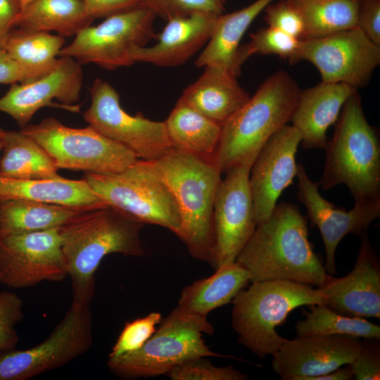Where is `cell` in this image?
Instances as JSON below:
<instances>
[{"label":"cell","mask_w":380,"mask_h":380,"mask_svg":"<svg viewBox=\"0 0 380 380\" xmlns=\"http://www.w3.org/2000/svg\"><path fill=\"white\" fill-rule=\"evenodd\" d=\"M351 366L356 380H379L380 379L379 339H365Z\"/></svg>","instance_id":"40"},{"label":"cell","mask_w":380,"mask_h":380,"mask_svg":"<svg viewBox=\"0 0 380 380\" xmlns=\"http://www.w3.org/2000/svg\"><path fill=\"white\" fill-rule=\"evenodd\" d=\"M64 43V37L59 34L13 27L3 49L27 74L30 82L56 65Z\"/></svg>","instance_id":"31"},{"label":"cell","mask_w":380,"mask_h":380,"mask_svg":"<svg viewBox=\"0 0 380 380\" xmlns=\"http://www.w3.org/2000/svg\"><path fill=\"white\" fill-rule=\"evenodd\" d=\"M301 90L284 70L269 76L222 125L215 156L222 173L254 161L266 142L290 122Z\"/></svg>","instance_id":"3"},{"label":"cell","mask_w":380,"mask_h":380,"mask_svg":"<svg viewBox=\"0 0 380 380\" xmlns=\"http://www.w3.org/2000/svg\"><path fill=\"white\" fill-rule=\"evenodd\" d=\"M235 261L249 272L251 283L287 280L319 287L331 276L313 251L306 217L286 202L256 226Z\"/></svg>","instance_id":"1"},{"label":"cell","mask_w":380,"mask_h":380,"mask_svg":"<svg viewBox=\"0 0 380 380\" xmlns=\"http://www.w3.org/2000/svg\"><path fill=\"white\" fill-rule=\"evenodd\" d=\"M264 11L265 12L264 19L268 27L302 39L304 33L303 18L296 6L289 0L270 4Z\"/></svg>","instance_id":"39"},{"label":"cell","mask_w":380,"mask_h":380,"mask_svg":"<svg viewBox=\"0 0 380 380\" xmlns=\"http://www.w3.org/2000/svg\"><path fill=\"white\" fill-rule=\"evenodd\" d=\"M92 343L89 306L72 303L44 341L30 348L0 353V380H27L59 368L87 352Z\"/></svg>","instance_id":"11"},{"label":"cell","mask_w":380,"mask_h":380,"mask_svg":"<svg viewBox=\"0 0 380 380\" xmlns=\"http://www.w3.org/2000/svg\"><path fill=\"white\" fill-rule=\"evenodd\" d=\"M60 227L1 240L0 284L12 289H24L43 281H63L68 272Z\"/></svg>","instance_id":"14"},{"label":"cell","mask_w":380,"mask_h":380,"mask_svg":"<svg viewBox=\"0 0 380 380\" xmlns=\"http://www.w3.org/2000/svg\"><path fill=\"white\" fill-rule=\"evenodd\" d=\"M32 1V0H16L18 5L20 8V11Z\"/></svg>","instance_id":"46"},{"label":"cell","mask_w":380,"mask_h":380,"mask_svg":"<svg viewBox=\"0 0 380 380\" xmlns=\"http://www.w3.org/2000/svg\"><path fill=\"white\" fill-rule=\"evenodd\" d=\"M251 41L240 45L236 65L241 72L242 64L252 55H277L290 63L298 61L301 40L279 30L267 27L250 34Z\"/></svg>","instance_id":"34"},{"label":"cell","mask_w":380,"mask_h":380,"mask_svg":"<svg viewBox=\"0 0 380 380\" xmlns=\"http://www.w3.org/2000/svg\"><path fill=\"white\" fill-rule=\"evenodd\" d=\"M82 64L70 57H59L56 65L39 77L25 83L12 84L0 98V112L11 116L21 128L29 124L40 108L56 106L54 99L70 111L78 112L72 106L80 100L82 87Z\"/></svg>","instance_id":"17"},{"label":"cell","mask_w":380,"mask_h":380,"mask_svg":"<svg viewBox=\"0 0 380 380\" xmlns=\"http://www.w3.org/2000/svg\"><path fill=\"white\" fill-rule=\"evenodd\" d=\"M355 265L346 276H331L317 287L326 306L338 313L380 318V265L369 237L362 234Z\"/></svg>","instance_id":"20"},{"label":"cell","mask_w":380,"mask_h":380,"mask_svg":"<svg viewBox=\"0 0 380 380\" xmlns=\"http://www.w3.org/2000/svg\"><path fill=\"white\" fill-rule=\"evenodd\" d=\"M83 179L107 205L144 224L167 229L179 238L182 218L178 204L152 161L139 159L120 172L85 173Z\"/></svg>","instance_id":"7"},{"label":"cell","mask_w":380,"mask_h":380,"mask_svg":"<svg viewBox=\"0 0 380 380\" xmlns=\"http://www.w3.org/2000/svg\"><path fill=\"white\" fill-rule=\"evenodd\" d=\"M325 145L326 159L319 186L327 191L346 185L355 203L380 199V140L367 120L360 95L344 103Z\"/></svg>","instance_id":"4"},{"label":"cell","mask_w":380,"mask_h":380,"mask_svg":"<svg viewBox=\"0 0 380 380\" xmlns=\"http://www.w3.org/2000/svg\"><path fill=\"white\" fill-rule=\"evenodd\" d=\"M156 17L144 4L108 16L100 24L82 30L62 48L58 57H70L81 64L92 63L110 70L132 65V51L156 37Z\"/></svg>","instance_id":"10"},{"label":"cell","mask_w":380,"mask_h":380,"mask_svg":"<svg viewBox=\"0 0 380 380\" xmlns=\"http://www.w3.org/2000/svg\"><path fill=\"white\" fill-rule=\"evenodd\" d=\"M357 27L380 46V0H360Z\"/></svg>","instance_id":"41"},{"label":"cell","mask_w":380,"mask_h":380,"mask_svg":"<svg viewBox=\"0 0 380 380\" xmlns=\"http://www.w3.org/2000/svg\"><path fill=\"white\" fill-rule=\"evenodd\" d=\"M361 343L358 337L342 335L287 339L272 355V367L281 379L309 380L353 363Z\"/></svg>","instance_id":"19"},{"label":"cell","mask_w":380,"mask_h":380,"mask_svg":"<svg viewBox=\"0 0 380 380\" xmlns=\"http://www.w3.org/2000/svg\"><path fill=\"white\" fill-rule=\"evenodd\" d=\"M224 4L222 0H143V4L150 8L156 17L167 21L197 13L220 15L224 11Z\"/></svg>","instance_id":"37"},{"label":"cell","mask_w":380,"mask_h":380,"mask_svg":"<svg viewBox=\"0 0 380 380\" xmlns=\"http://www.w3.org/2000/svg\"><path fill=\"white\" fill-rule=\"evenodd\" d=\"M90 94L91 104L83 116L103 136L128 148L144 160H157L172 148L165 122L151 120L141 113H126L118 93L108 82L96 79Z\"/></svg>","instance_id":"12"},{"label":"cell","mask_w":380,"mask_h":380,"mask_svg":"<svg viewBox=\"0 0 380 380\" xmlns=\"http://www.w3.org/2000/svg\"><path fill=\"white\" fill-rule=\"evenodd\" d=\"M305 318L295 326L297 337L342 335L364 339H380V327L365 318L350 317L336 312L324 304L308 305Z\"/></svg>","instance_id":"33"},{"label":"cell","mask_w":380,"mask_h":380,"mask_svg":"<svg viewBox=\"0 0 380 380\" xmlns=\"http://www.w3.org/2000/svg\"><path fill=\"white\" fill-rule=\"evenodd\" d=\"M249 282V272L236 261L222 265L211 276L185 286L175 309L184 315L207 319L211 311L231 303Z\"/></svg>","instance_id":"25"},{"label":"cell","mask_w":380,"mask_h":380,"mask_svg":"<svg viewBox=\"0 0 380 380\" xmlns=\"http://www.w3.org/2000/svg\"><path fill=\"white\" fill-rule=\"evenodd\" d=\"M93 20L82 0H32L22 9L13 27L75 36Z\"/></svg>","instance_id":"30"},{"label":"cell","mask_w":380,"mask_h":380,"mask_svg":"<svg viewBox=\"0 0 380 380\" xmlns=\"http://www.w3.org/2000/svg\"><path fill=\"white\" fill-rule=\"evenodd\" d=\"M86 12L94 20L96 18L124 12L143 4V0H82Z\"/></svg>","instance_id":"42"},{"label":"cell","mask_w":380,"mask_h":380,"mask_svg":"<svg viewBox=\"0 0 380 380\" xmlns=\"http://www.w3.org/2000/svg\"><path fill=\"white\" fill-rule=\"evenodd\" d=\"M354 379L353 370L350 365L339 367L330 372L311 377L309 380H350Z\"/></svg>","instance_id":"45"},{"label":"cell","mask_w":380,"mask_h":380,"mask_svg":"<svg viewBox=\"0 0 380 380\" xmlns=\"http://www.w3.org/2000/svg\"><path fill=\"white\" fill-rule=\"evenodd\" d=\"M28 82V76L20 65L3 48L0 49V84Z\"/></svg>","instance_id":"43"},{"label":"cell","mask_w":380,"mask_h":380,"mask_svg":"<svg viewBox=\"0 0 380 380\" xmlns=\"http://www.w3.org/2000/svg\"><path fill=\"white\" fill-rule=\"evenodd\" d=\"M222 1H223L224 3H225V1H226V0H222Z\"/></svg>","instance_id":"48"},{"label":"cell","mask_w":380,"mask_h":380,"mask_svg":"<svg viewBox=\"0 0 380 380\" xmlns=\"http://www.w3.org/2000/svg\"><path fill=\"white\" fill-rule=\"evenodd\" d=\"M300 141L299 132L286 125L266 142L253 161L249 185L257 225L269 218L279 197L296 177V154Z\"/></svg>","instance_id":"18"},{"label":"cell","mask_w":380,"mask_h":380,"mask_svg":"<svg viewBox=\"0 0 380 380\" xmlns=\"http://www.w3.org/2000/svg\"><path fill=\"white\" fill-rule=\"evenodd\" d=\"M144 224L106 205L82 213L60 227L72 303L90 306L95 292V273L106 255L145 254L140 236Z\"/></svg>","instance_id":"2"},{"label":"cell","mask_w":380,"mask_h":380,"mask_svg":"<svg viewBox=\"0 0 380 380\" xmlns=\"http://www.w3.org/2000/svg\"><path fill=\"white\" fill-rule=\"evenodd\" d=\"M164 122L173 148L215 162L221 125L179 101Z\"/></svg>","instance_id":"27"},{"label":"cell","mask_w":380,"mask_h":380,"mask_svg":"<svg viewBox=\"0 0 380 380\" xmlns=\"http://www.w3.org/2000/svg\"><path fill=\"white\" fill-rule=\"evenodd\" d=\"M91 210L23 199L0 200V241L18 234L60 227Z\"/></svg>","instance_id":"28"},{"label":"cell","mask_w":380,"mask_h":380,"mask_svg":"<svg viewBox=\"0 0 380 380\" xmlns=\"http://www.w3.org/2000/svg\"><path fill=\"white\" fill-rule=\"evenodd\" d=\"M253 163L228 170L218 186L213 214L215 270L236 260L257 226L249 185Z\"/></svg>","instance_id":"15"},{"label":"cell","mask_w":380,"mask_h":380,"mask_svg":"<svg viewBox=\"0 0 380 380\" xmlns=\"http://www.w3.org/2000/svg\"><path fill=\"white\" fill-rule=\"evenodd\" d=\"M219 15L197 13L167 20L151 46H138L131 52L133 62L160 67H174L186 63L206 44Z\"/></svg>","instance_id":"21"},{"label":"cell","mask_w":380,"mask_h":380,"mask_svg":"<svg viewBox=\"0 0 380 380\" xmlns=\"http://www.w3.org/2000/svg\"><path fill=\"white\" fill-rule=\"evenodd\" d=\"M4 132H5V130L3 129L0 127V151L2 150L3 137H4ZM0 158H1V156H0Z\"/></svg>","instance_id":"47"},{"label":"cell","mask_w":380,"mask_h":380,"mask_svg":"<svg viewBox=\"0 0 380 380\" xmlns=\"http://www.w3.org/2000/svg\"><path fill=\"white\" fill-rule=\"evenodd\" d=\"M161 319V314L153 312L126 322L108 358H116L139 349L154 334Z\"/></svg>","instance_id":"35"},{"label":"cell","mask_w":380,"mask_h":380,"mask_svg":"<svg viewBox=\"0 0 380 380\" xmlns=\"http://www.w3.org/2000/svg\"><path fill=\"white\" fill-rule=\"evenodd\" d=\"M304 23L301 40L327 36L357 27L360 0H289Z\"/></svg>","instance_id":"32"},{"label":"cell","mask_w":380,"mask_h":380,"mask_svg":"<svg viewBox=\"0 0 380 380\" xmlns=\"http://www.w3.org/2000/svg\"><path fill=\"white\" fill-rule=\"evenodd\" d=\"M178 204L182 230L179 239L194 258L213 262V214L221 171L215 162L175 148L152 161Z\"/></svg>","instance_id":"5"},{"label":"cell","mask_w":380,"mask_h":380,"mask_svg":"<svg viewBox=\"0 0 380 380\" xmlns=\"http://www.w3.org/2000/svg\"><path fill=\"white\" fill-rule=\"evenodd\" d=\"M20 8L16 0H0V49L10 30L13 28Z\"/></svg>","instance_id":"44"},{"label":"cell","mask_w":380,"mask_h":380,"mask_svg":"<svg viewBox=\"0 0 380 380\" xmlns=\"http://www.w3.org/2000/svg\"><path fill=\"white\" fill-rule=\"evenodd\" d=\"M23 302L11 291H0V353L15 348L19 336L15 329L24 317Z\"/></svg>","instance_id":"38"},{"label":"cell","mask_w":380,"mask_h":380,"mask_svg":"<svg viewBox=\"0 0 380 380\" xmlns=\"http://www.w3.org/2000/svg\"><path fill=\"white\" fill-rule=\"evenodd\" d=\"M23 199L86 210L107 205L84 179H11L0 177V200Z\"/></svg>","instance_id":"24"},{"label":"cell","mask_w":380,"mask_h":380,"mask_svg":"<svg viewBox=\"0 0 380 380\" xmlns=\"http://www.w3.org/2000/svg\"><path fill=\"white\" fill-rule=\"evenodd\" d=\"M167 375L172 380H246L248 376L232 366L216 367L198 357L178 365Z\"/></svg>","instance_id":"36"},{"label":"cell","mask_w":380,"mask_h":380,"mask_svg":"<svg viewBox=\"0 0 380 380\" xmlns=\"http://www.w3.org/2000/svg\"><path fill=\"white\" fill-rule=\"evenodd\" d=\"M1 151V177L29 179L61 177L50 154L22 130L5 131Z\"/></svg>","instance_id":"29"},{"label":"cell","mask_w":380,"mask_h":380,"mask_svg":"<svg viewBox=\"0 0 380 380\" xmlns=\"http://www.w3.org/2000/svg\"><path fill=\"white\" fill-rule=\"evenodd\" d=\"M356 91L344 83L324 82L300 91L290 121L299 132L303 148L325 147L328 129L336 123L343 106Z\"/></svg>","instance_id":"22"},{"label":"cell","mask_w":380,"mask_h":380,"mask_svg":"<svg viewBox=\"0 0 380 380\" xmlns=\"http://www.w3.org/2000/svg\"><path fill=\"white\" fill-rule=\"evenodd\" d=\"M232 303V324L238 342L260 358L273 355L287 340L276 328L290 312L303 305L324 303L318 289L287 280L252 282Z\"/></svg>","instance_id":"6"},{"label":"cell","mask_w":380,"mask_h":380,"mask_svg":"<svg viewBox=\"0 0 380 380\" xmlns=\"http://www.w3.org/2000/svg\"><path fill=\"white\" fill-rule=\"evenodd\" d=\"M296 177L298 199L305 205L312 225L318 228L324 242V267L329 274H335L338 245L348 234L362 236L366 233L372 222L380 217V199L355 203L353 208L346 211L322 196L318 182L309 178L301 163L297 165Z\"/></svg>","instance_id":"16"},{"label":"cell","mask_w":380,"mask_h":380,"mask_svg":"<svg viewBox=\"0 0 380 380\" xmlns=\"http://www.w3.org/2000/svg\"><path fill=\"white\" fill-rule=\"evenodd\" d=\"M204 68L177 101L222 125L251 96L228 70L216 65Z\"/></svg>","instance_id":"23"},{"label":"cell","mask_w":380,"mask_h":380,"mask_svg":"<svg viewBox=\"0 0 380 380\" xmlns=\"http://www.w3.org/2000/svg\"><path fill=\"white\" fill-rule=\"evenodd\" d=\"M53 158L57 167L95 175L120 172L139 158L125 146L91 126L73 128L53 118L21 128Z\"/></svg>","instance_id":"9"},{"label":"cell","mask_w":380,"mask_h":380,"mask_svg":"<svg viewBox=\"0 0 380 380\" xmlns=\"http://www.w3.org/2000/svg\"><path fill=\"white\" fill-rule=\"evenodd\" d=\"M307 61L322 82L365 87L380 63V46L358 27L327 36L301 40L298 61Z\"/></svg>","instance_id":"13"},{"label":"cell","mask_w":380,"mask_h":380,"mask_svg":"<svg viewBox=\"0 0 380 380\" xmlns=\"http://www.w3.org/2000/svg\"><path fill=\"white\" fill-rule=\"evenodd\" d=\"M213 333L208 319L188 316L175 308L139 349L108 358L107 366L121 378H148L167 374L175 366L198 357H232L215 353L205 345L203 334Z\"/></svg>","instance_id":"8"},{"label":"cell","mask_w":380,"mask_h":380,"mask_svg":"<svg viewBox=\"0 0 380 380\" xmlns=\"http://www.w3.org/2000/svg\"><path fill=\"white\" fill-rule=\"evenodd\" d=\"M273 1L256 0L240 10L220 15L196 66H219L237 77L241 72L236 68V57L241 40L253 21Z\"/></svg>","instance_id":"26"}]
</instances>
